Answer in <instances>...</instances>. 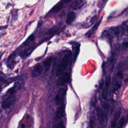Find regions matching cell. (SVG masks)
Wrapping results in <instances>:
<instances>
[{
  "label": "cell",
  "mask_w": 128,
  "mask_h": 128,
  "mask_svg": "<svg viewBox=\"0 0 128 128\" xmlns=\"http://www.w3.org/2000/svg\"><path fill=\"white\" fill-rule=\"evenodd\" d=\"M34 47L33 46L26 48L20 52L19 55L22 58H26L32 53V52L34 50Z\"/></svg>",
  "instance_id": "12"
},
{
  "label": "cell",
  "mask_w": 128,
  "mask_h": 128,
  "mask_svg": "<svg viewBox=\"0 0 128 128\" xmlns=\"http://www.w3.org/2000/svg\"><path fill=\"white\" fill-rule=\"evenodd\" d=\"M70 44L72 45V48L74 60V62H75L80 52V44L78 42H70Z\"/></svg>",
  "instance_id": "4"
},
{
  "label": "cell",
  "mask_w": 128,
  "mask_h": 128,
  "mask_svg": "<svg viewBox=\"0 0 128 128\" xmlns=\"http://www.w3.org/2000/svg\"><path fill=\"white\" fill-rule=\"evenodd\" d=\"M55 128H64V126L62 122H59L56 126Z\"/></svg>",
  "instance_id": "21"
},
{
  "label": "cell",
  "mask_w": 128,
  "mask_h": 128,
  "mask_svg": "<svg viewBox=\"0 0 128 128\" xmlns=\"http://www.w3.org/2000/svg\"><path fill=\"white\" fill-rule=\"evenodd\" d=\"M96 96L94 97V98H92V105H94L95 104H96Z\"/></svg>",
  "instance_id": "22"
},
{
  "label": "cell",
  "mask_w": 128,
  "mask_h": 128,
  "mask_svg": "<svg viewBox=\"0 0 128 128\" xmlns=\"http://www.w3.org/2000/svg\"><path fill=\"white\" fill-rule=\"evenodd\" d=\"M7 81L3 74H0V89L4 86L5 84H6Z\"/></svg>",
  "instance_id": "17"
},
{
  "label": "cell",
  "mask_w": 128,
  "mask_h": 128,
  "mask_svg": "<svg viewBox=\"0 0 128 128\" xmlns=\"http://www.w3.org/2000/svg\"><path fill=\"white\" fill-rule=\"evenodd\" d=\"M121 86V82H116L115 84L114 85L113 88H112V92H115Z\"/></svg>",
  "instance_id": "19"
},
{
  "label": "cell",
  "mask_w": 128,
  "mask_h": 128,
  "mask_svg": "<svg viewBox=\"0 0 128 128\" xmlns=\"http://www.w3.org/2000/svg\"><path fill=\"white\" fill-rule=\"evenodd\" d=\"M14 98L12 95H9L2 101V107L4 109L9 108L14 101Z\"/></svg>",
  "instance_id": "7"
},
{
  "label": "cell",
  "mask_w": 128,
  "mask_h": 128,
  "mask_svg": "<svg viewBox=\"0 0 128 128\" xmlns=\"http://www.w3.org/2000/svg\"><path fill=\"white\" fill-rule=\"evenodd\" d=\"M102 17L101 18H100V20H98L94 24V25L92 26V28L90 30L88 31V32H86L85 36H86V38H90L91 36H92V34H94L95 33V32H96V30H97V29H98V28L99 25L100 24V22H102Z\"/></svg>",
  "instance_id": "10"
},
{
  "label": "cell",
  "mask_w": 128,
  "mask_h": 128,
  "mask_svg": "<svg viewBox=\"0 0 128 128\" xmlns=\"http://www.w3.org/2000/svg\"><path fill=\"white\" fill-rule=\"evenodd\" d=\"M62 30V28L60 26H55L50 28L46 32V34L48 35H50L51 36H53L54 35L60 32Z\"/></svg>",
  "instance_id": "9"
},
{
  "label": "cell",
  "mask_w": 128,
  "mask_h": 128,
  "mask_svg": "<svg viewBox=\"0 0 128 128\" xmlns=\"http://www.w3.org/2000/svg\"><path fill=\"white\" fill-rule=\"evenodd\" d=\"M52 58L50 56L48 58H47L44 62V68H45V70L46 71H47L49 70L50 66V65H51V64H52Z\"/></svg>",
  "instance_id": "16"
},
{
  "label": "cell",
  "mask_w": 128,
  "mask_h": 128,
  "mask_svg": "<svg viewBox=\"0 0 128 128\" xmlns=\"http://www.w3.org/2000/svg\"><path fill=\"white\" fill-rule=\"evenodd\" d=\"M94 121L92 119H90L89 122V124L87 128H94Z\"/></svg>",
  "instance_id": "20"
},
{
  "label": "cell",
  "mask_w": 128,
  "mask_h": 128,
  "mask_svg": "<svg viewBox=\"0 0 128 128\" xmlns=\"http://www.w3.org/2000/svg\"><path fill=\"white\" fill-rule=\"evenodd\" d=\"M70 57L71 54L70 52L66 54L63 56L56 71V75L57 76H60L64 73L67 68V66L68 64Z\"/></svg>",
  "instance_id": "1"
},
{
  "label": "cell",
  "mask_w": 128,
  "mask_h": 128,
  "mask_svg": "<svg viewBox=\"0 0 128 128\" xmlns=\"http://www.w3.org/2000/svg\"><path fill=\"white\" fill-rule=\"evenodd\" d=\"M72 0H61L57 4H56L50 11L51 13L57 12L60 11L63 7V6L71 2Z\"/></svg>",
  "instance_id": "3"
},
{
  "label": "cell",
  "mask_w": 128,
  "mask_h": 128,
  "mask_svg": "<svg viewBox=\"0 0 128 128\" xmlns=\"http://www.w3.org/2000/svg\"><path fill=\"white\" fill-rule=\"evenodd\" d=\"M96 114L98 119L100 123H102L104 122V116L102 110L100 108H97L96 109Z\"/></svg>",
  "instance_id": "15"
},
{
  "label": "cell",
  "mask_w": 128,
  "mask_h": 128,
  "mask_svg": "<svg viewBox=\"0 0 128 128\" xmlns=\"http://www.w3.org/2000/svg\"><path fill=\"white\" fill-rule=\"evenodd\" d=\"M60 78L57 80V84L59 86H62L68 82L70 80V75L68 72H64L62 74Z\"/></svg>",
  "instance_id": "5"
},
{
  "label": "cell",
  "mask_w": 128,
  "mask_h": 128,
  "mask_svg": "<svg viewBox=\"0 0 128 128\" xmlns=\"http://www.w3.org/2000/svg\"><path fill=\"white\" fill-rule=\"evenodd\" d=\"M65 109V104H62L56 109L55 114V118L56 119H59L61 118L64 114Z\"/></svg>",
  "instance_id": "13"
},
{
  "label": "cell",
  "mask_w": 128,
  "mask_h": 128,
  "mask_svg": "<svg viewBox=\"0 0 128 128\" xmlns=\"http://www.w3.org/2000/svg\"><path fill=\"white\" fill-rule=\"evenodd\" d=\"M103 84H104V82H103L102 81V82H100V88H102V86Z\"/></svg>",
  "instance_id": "23"
},
{
  "label": "cell",
  "mask_w": 128,
  "mask_h": 128,
  "mask_svg": "<svg viewBox=\"0 0 128 128\" xmlns=\"http://www.w3.org/2000/svg\"><path fill=\"white\" fill-rule=\"evenodd\" d=\"M121 114V110H119L118 111H116L113 117L112 118L111 120V123H110V128H116V124L118 121V120Z\"/></svg>",
  "instance_id": "11"
},
{
  "label": "cell",
  "mask_w": 128,
  "mask_h": 128,
  "mask_svg": "<svg viewBox=\"0 0 128 128\" xmlns=\"http://www.w3.org/2000/svg\"><path fill=\"white\" fill-rule=\"evenodd\" d=\"M110 76H108L105 80V83L104 88L102 92V96L103 98L106 99L108 97V89L110 86Z\"/></svg>",
  "instance_id": "6"
},
{
  "label": "cell",
  "mask_w": 128,
  "mask_h": 128,
  "mask_svg": "<svg viewBox=\"0 0 128 128\" xmlns=\"http://www.w3.org/2000/svg\"><path fill=\"white\" fill-rule=\"evenodd\" d=\"M76 18V14L74 12H70L66 16V23L68 24H72Z\"/></svg>",
  "instance_id": "14"
},
{
  "label": "cell",
  "mask_w": 128,
  "mask_h": 128,
  "mask_svg": "<svg viewBox=\"0 0 128 128\" xmlns=\"http://www.w3.org/2000/svg\"><path fill=\"white\" fill-rule=\"evenodd\" d=\"M43 68L40 64H37L33 68L32 71V77H36L40 75L42 72Z\"/></svg>",
  "instance_id": "8"
},
{
  "label": "cell",
  "mask_w": 128,
  "mask_h": 128,
  "mask_svg": "<svg viewBox=\"0 0 128 128\" xmlns=\"http://www.w3.org/2000/svg\"><path fill=\"white\" fill-rule=\"evenodd\" d=\"M124 122H125V117L124 116H122V117H121L120 120L117 122V124H116L117 128H122L124 125Z\"/></svg>",
  "instance_id": "18"
},
{
  "label": "cell",
  "mask_w": 128,
  "mask_h": 128,
  "mask_svg": "<svg viewBox=\"0 0 128 128\" xmlns=\"http://www.w3.org/2000/svg\"><path fill=\"white\" fill-rule=\"evenodd\" d=\"M66 88H62L59 89L54 99V102L56 105H60L62 104L66 94Z\"/></svg>",
  "instance_id": "2"
}]
</instances>
